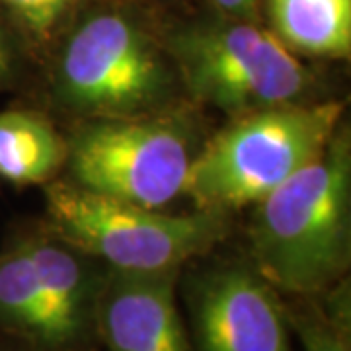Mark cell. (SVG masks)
Returning <instances> with one entry per match:
<instances>
[{
	"mask_svg": "<svg viewBox=\"0 0 351 351\" xmlns=\"http://www.w3.org/2000/svg\"><path fill=\"white\" fill-rule=\"evenodd\" d=\"M193 147L172 115L84 119L66 145L73 184L113 199L162 209L184 195Z\"/></svg>",
	"mask_w": 351,
	"mask_h": 351,
	"instance_id": "8992f818",
	"label": "cell"
},
{
	"mask_svg": "<svg viewBox=\"0 0 351 351\" xmlns=\"http://www.w3.org/2000/svg\"><path fill=\"white\" fill-rule=\"evenodd\" d=\"M76 2L78 0H0V6L24 34L38 43H45Z\"/></svg>",
	"mask_w": 351,
	"mask_h": 351,
	"instance_id": "4fadbf2b",
	"label": "cell"
},
{
	"mask_svg": "<svg viewBox=\"0 0 351 351\" xmlns=\"http://www.w3.org/2000/svg\"><path fill=\"white\" fill-rule=\"evenodd\" d=\"M24 49L10 24L0 16V94L14 88L24 75Z\"/></svg>",
	"mask_w": 351,
	"mask_h": 351,
	"instance_id": "5bb4252c",
	"label": "cell"
},
{
	"mask_svg": "<svg viewBox=\"0 0 351 351\" xmlns=\"http://www.w3.org/2000/svg\"><path fill=\"white\" fill-rule=\"evenodd\" d=\"M271 32L287 49L346 57L351 49V0H269Z\"/></svg>",
	"mask_w": 351,
	"mask_h": 351,
	"instance_id": "30bf717a",
	"label": "cell"
},
{
	"mask_svg": "<svg viewBox=\"0 0 351 351\" xmlns=\"http://www.w3.org/2000/svg\"><path fill=\"white\" fill-rule=\"evenodd\" d=\"M341 113L338 101H291L239 115L193 154L184 195L217 213L256 205L322 154Z\"/></svg>",
	"mask_w": 351,
	"mask_h": 351,
	"instance_id": "7a4b0ae2",
	"label": "cell"
},
{
	"mask_svg": "<svg viewBox=\"0 0 351 351\" xmlns=\"http://www.w3.org/2000/svg\"><path fill=\"white\" fill-rule=\"evenodd\" d=\"M0 330L38 351H94L51 299L24 237L0 252Z\"/></svg>",
	"mask_w": 351,
	"mask_h": 351,
	"instance_id": "9c48e42d",
	"label": "cell"
},
{
	"mask_svg": "<svg viewBox=\"0 0 351 351\" xmlns=\"http://www.w3.org/2000/svg\"><path fill=\"white\" fill-rule=\"evenodd\" d=\"M178 82L168 53L117 12L96 14L78 25L53 69L55 100L82 119L164 113Z\"/></svg>",
	"mask_w": 351,
	"mask_h": 351,
	"instance_id": "277c9868",
	"label": "cell"
},
{
	"mask_svg": "<svg viewBox=\"0 0 351 351\" xmlns=\"http://www.w3.org/2000/svg\"><path fill=\"white\" fill-rule=\"evenodd\" d=\"M66 158V145L45 117L24 110L0 113V178L16 184H45Z\"/></svg>",
	"mask_w": 351,
	"mask_h": 351,
	"instance_id": "8fae6325",
	"label": "cell"
},
{
	"mask_svg": "<svg viewBox=\"0 0 351 351\" xmlns=\"http://www.w3.org/2000/svg\"><path fill=\"white\" fill-rule=\"evenodd\" d=\"M0 351H38L34 346L25 343L24 339L10 336L0 330Z\"/></svg>",
	"mask_w": 351,
	"mask_h": 351,
	"instance_id": "2e32d148",
	"label": "cell"
},
{
	"mask_svg": "<svg viewBox=\"0 0 351 351\" xmlns=\"http://www.w3.org/2000/svg\"><path fill=\"white\" fill-rule=\"evenodd\" d=\"M213 2L223 12L230 14V16L246 18V16L254 14L260 0H213Z\"/></svg>",
	"mask_w": 351,
	"mask_h": 351,
	"instance_id": "9a60e30c",
	"label": "cell"
},
{
	"mask_svg": "<svg viewBox=\"0 0 351 351\" xmlns=\"http://www.w3.org/2000/svg\"><path fill=\"white\" fill-rule=\"evenodd\" d=\"M178 297L191 351H293L283 297L250 260L189 262Z\"/></svg>",
	"mask_w": 351,
	"mask_h": 351,
	"instance_id": "52a82bcc",
	"label": "cell"
},
{
	"mask_svg": "<svg viewBox=\"0 0 351 351\" xmlns=\"http://www.w3.org/2000/svg\"><path fill=\"white\" fill-rule=\"evenodd\" d=\"M166 53L195 100L237 117L297 101L311 84L293 51L248 22L189 25L168 38Z\"/></svg>",
	"mask_w": 351,
	"mask_h": 351,
	"instance_id": "5b68a950",
	"label": "cell"
},
{
	"mask_svg": "<svg viewBox=\"0 0 351 351\" xmlns=\"http://www.w3.org/2000/svg\"><path fill=\"white\" fill-rule=\"evenodd\" d=\"M285 313L302 351H351L350 328L328 320L314 297H287Z\"/></svg>",
	"mask_w": 351,
	"mask_h": 351,
	"instance_id": "7c38bea8",
	"label": "cell"
},
{
	"mask_svg": "<svg viewBox=\"0 0 351 351\" xmlns=\"http://www.w3.org/2000/svg\"><path fill=\"white\" fill-rule=\"evenodd\" d=\"M45 207L51 234L121 271L182 269L211 254L226 234L225 213H164L73 182L49 184Z\"/></svg>",
	"mask_w": 351,
	"mask_h": 351,
	"instance_id": "3957f363",
	"label": "cell"
},
{
	"mask_svg": "<svg viewBox=\"0 0 351 351\" xmlns=\"http://www.w3.org/2000/svg\"><path fill=\"white\" fill-rule=\"evenodd\" d=\"M351 149L338 129L313 162L258 201L250 260L281 297H314L348 277Z\"/></svg>",
	"mask_w": 351,
	"mask_h": 351,
	"instance_id": "6da1fadb",
	"label": "cell"
},
{
	"mask_svg": "<svg viewBox=\"0 0 351 351\" xmlns=\"http://www.w3.org/2000/svg\"><path fill=\"white\" fill-rule=\"evenodd\" d=\"M178 277L180 269H108L96 304V341L106 351H191Z\"/></svg>",
	"mask_w": 351,
	"mask_h": 351,
	"instance_id": "ba28073f",
	"label": "cell"
}]
</instances>
